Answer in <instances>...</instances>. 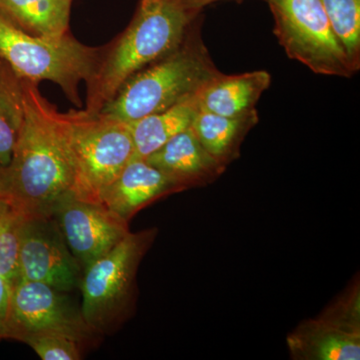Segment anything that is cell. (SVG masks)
Returning <instances> with one entry per match:
<instances>
[{"mask_svg": "<svg viewBox=\"0 0 360 360\" xmlns=\"http://www.w3.org/2000/svg\"><path fill=\"white\" fill-rule=\"evenodd\" d=\"M23 94L25 120L11 162L0 167V194L25 217H51L56 203L75 193V160L60 111L37 82L23 80Z\"/></svg>", "mask_w": 360, "mask_h": 360, "instance_id": "6da1fadb", "label": "cell"}, {"mask_svg": "<svg viewBox=\"0 0 360 360\" xmlns=\"http://www.w3.org/2000/svg\"><path fill=\"white\" fill-rule=\"evenodd\" d=\"M198 16L179 0H141L127 30L104 47L96 73L86 84L84 110L99 112L135 73L174 51Z\"/></svg>", "mask_w": 360, "mask_h": 360, "instance_id": "7a4b0ae2", "label": "cell"}, {"mask_svg": "<svg viewBox=\"0 0 360 360\" xmlns=\"http://www.w3.org/2000/svg\"><path fill=\"white\" fill-rule=\"evenodd\" d=\"M195 26L174 51L130 77L99 112L130 124L198 96L221 72Z\"/></svg>", "mask_w": 360, "mask_h": 360, "instance_id": "3957f363", "label": "cell"}, {"mask_svg": "<svg viewBox=\"0 0 360 360\" xmlns=\"http://www.w3.org/2000/svg\"><path fill=\"white\" fill-rule=\"evenodd\" d=\"M104 47H90L70 34L39 37L28 34L0 18V59L23 80H49L82 108L78 87L89 82L97 70Z\"/></svg>", "mask_w": 360, "mask_h": 360, "instance_id": "277c9868", "label": "cell"}, {"mask_svg": "<svg viewBox=\"0 0 360 360\" xmlns=\"http://www.w3.org/2000/svg\"><path fill=\"white\" fill-rule=\"evenodd\" d=\"M156 236V229L129 232L112 250L84 269L79 285L82 314L98 335H112L132 316L137 270Z\"/></svg>", "mask_w": 360, "mask_h": 360, "instance_id": "5b68a950", "label": "cell"}, {"mask_svg": "<svg viewBox=\"0 0 360 360\" xmlns=\"http://www.w3.org/2000/svg\"><path fill=\"white\" fill-rule=\"evenodd\" d=\"M60 118L75 160V195L101 202L104 189L134 160L129 124L85 110L60 112Z\"/></svg>", "mask_w": 360, "mask_h": 360, "instance_id": "8992f818", "label": "cell"}, {"mask_svg": "<svg viewBox=\"0 0 360 360\" xmlns=\"http://www.w3.org/2000/svg\"><path fill=\"white\" fill-rule=\"evenodd\" d=\"M274 14V34L288 58L316 75L350 77L345 49L321 0H266Z\"/></svg>", "mask_w": 360, "mask_h": 360, "instance_id": "52a82bcc", "label": "cell"}, {"mask_svg": "<svg viewBox=\"0 0 360 360\" xmlns=\"http://www.w3.org/2000/svg\"><path fill=\"white\" fill-rule=\"evenodd\" d=\"M65 291L35 281L11 285L6 340L22 341L26 336L56 333L68 336L89 349L101 336L85 321L82 307Z\"/></svg>", "mask_w": 360, "mask_h": 360, "instance_id": "ba28073f", "label": "cell"}, {"mask_svg": "<svg viewBox=\"0 0 360 360\" xmlns=\"http://www.w3.org/2000/svg\"><path fill=\"white\" fill-rule=\"evenodd\" d=\"M82 272L53 217H25L20 251L21 281L45 283L70 292L79 288Z\"/></svg>", "mask_w": 360, "mask_h": 360, "instance_id": "9c48e42d", "label": "cell"}, {"mask_svg": "<svg viewBox=\"0 0 360 360\" xmlns=\"http://www.w3.org/2000/svg\"><path fill=\"white\" fill-rule=\"evenodd\" d=\"M66 245L84 269L129 233V224L101 202L65 196L52 210Z\"/></svg>", "mask_w": 360, "mask_h": 360, "instance_id": "30bf717a", "label": "cell"}, {"mask_svg": "<svg viewBox=\"0 0 360 360\" xmlns=\"http://www.w3.org/2000/svg\"><path fill=\"white\" fill-rule=\"evenodd\" d=\"M184 191L186 189L181 184L146 160L134 158L104 189L101 202L129 224L132 217L146 206Z\"/></svg>", "mask_w": 360, "mask_h": 360, "instance_id": "8fae6325", "label": "cell"}, {"mask_svg": "<svg viewBox=\"0 0 360 360\" xmlns=\"http://www.w3.org/2000/svg\"><path fill=\"white\" fill-rule=\"evenodd\" d=\"M146 160L186 189L207 186L226 170L201 146L191 127L175 135Z\"/></svg>", "mask_w": 360, "mask_h": 360, "instance_id": "7c38bea8", "label": "cell"}, {"mask_svg": "<svg viewBox=\"0 0 360 360\" xmlns=\"http://www.w3.org/2000/svg\"><path fill=\"white\" fill-rule=\"evenodd\" d=\"M286 342L293 359H360V333L345 330L319 316L300 323Z\"/></svg>", "mask_w": 360, "mask_h": 360, "instance_id": "4fadbf2b", "label": "cell"}, {"mask_svg": "<svg viewBox=\"0 0 360 360\" xmlns=\"http://www.w3.org/2000/svg\"><path fill=\"white\" fill-rule=\"evenodd\" d=\"M270 82L271 77L265 70L234 75L220 73L198 94L200 110L229 117L248 115L257 110L255 105Z\"/></svg>", "mask_w": 360, "mask_h": 360, "instance_id": "5bb4252c", "label": "cell"}, {"mask_svg": "<svg viewBox=\"0 0 360 360\" xmlns=\"http://www.w3.org/2000/svg\"><path fill=\"white\" fill-rule=\"evenodd\" d=\"M258 122L257 110L245 115L229 117L200 110L191 129L205 150L227 168L238 160L241 144Z\"/></svg>", "mask_w": 360, "mask_h": 360, "instance_id": "9a60e30c", "label": "cell"}, {"mask_svg": "<svg viewBox=\"0 0 360 360\" xmlns=\"http://www.w3.org/2000/svg\"><path fill=\"white\" fill-rule=\"evenodd\" d=\"M198 111L200 105L198 96H196L167 110L144 116L130 123L134 146V158L146 160L175 135L189 129Z\"/></svg>", "mask_w": 360, "mask_h": 360, "instance_id": "2e32d148", "label": "cell"}, {"mask_svg": "<svg viewBox=\"0 0 360 360\" xmlns=\"http://www.w3.org/2000/svg\"><path fill=\"white\" fill-rule=\"evenodd\" d=\"M72 0H0V18L28 34L68 32Z\"/></svg>", "mask_w": 360, "mask_h": 360, "instance_id": "e0dca14e", "label": "cell"}, {"mask_svg": "<svg viewBox=\"0 0 360 360\" xmlns=\"http://www.w3.org/2000/svg\"><path fill=\"white\" fill-rule=\"evenodd\" d=\"M25 115L23 80L0 59V167L11 162Z\"/></svg>", "mask_w": 360, "mask_h": 360, "instance_id": "ac0fdd59", "label": "cell"}, {"mask_svg": "<svg viewBox=\"0 0 360 360\" xmlns=\"http://www.w3.org/2000/svg\"><path fill=\"white\" fill-rule=\"evenodd\" d=\"M350 68H360V0H321Z\"/></svg>", "mask_w": 360, "mask_h": 360, "instance_id": "d6986e66", "label": "cell"}, {"mask_svg": "<svg viewBox=\"0 0 360 360\" xmlns=\"http://www.w3.org/2000/svg\"><path fill=\"white\" fill-rule=\"evenodd\" d=\"M25 215L0 200V276L13 285L20 279L21 229Z\"/></svg>", "mask_w": 360, "mask_h": 360, "instance_id": "ffe728a7", "label": "cell"}, {"mask_svg": "<svg viewBox=\"0 0 360 360\" xmlns=\"http://www.w3.org/2000/svg\"><path fill=\"white\" fill-rule=\"evenodd\" d=\"M21 342L32 348L44 360H79L86 348L68 336L39 333L26 336Z\"/></svg>", "mask_w": 360, "mask_h": 360, "instance_id": "44dd1931", "label": "cell"}, {"mask_svg": "<svg viewBox=\"0 0 360 360\" xmlns=\"http://www.w3.org/2000/svg\"><path fill=\"white\" fill-rule=\"evenodd\" d=\"M319 316L345 330L360 333L359 281L350 285L349 288H347L338 300L326 307Z\"/></svg>", "mask_w": 360, "mask_h": 360, "instance_id": "7402d4cb", "label": "cell"}, {"mask_svg": "<svg viewBox=\"0 0 360 360\" xmlns=\"http://www.w3.org/2000/svg\"><path fill=\"white\" fill-rule=\"evenodd\" d=\"M11 295V284L0 276V341L6 340Z\"/></svg>", "mask_w": 360, "mask_h": 360, "instance_id": "603a6c76", "label": "cell"}, {"mask_svg": "<svg viewBox=\"0 0 360 360\" xmlns=\"http://www.w3.org/2000/svg\"><path fill=\"white\" fill-rule=\"evenodd\" d=\"M217 1L219 0H179L184 9L194 14L200 13L206 6Z\"/></svg>", "mask_w": 360, "mask_h": 360, "instance_id": "cb8c5ba5", "label": "cell"}, {"mask_svg": "<svg viewBox=\"0 0 360 360\" xmlns=\"http://www.w3.org/2000/svg\"><path fill=\"white\" fill-rule=\"evenodd\" d=\"M0 200H2L1 194H0Z\"/></svg>", "mask_w": 360, "mask_h": 360, "instance_id": "d4e9b609", "label": "cell"}]
</instances>
